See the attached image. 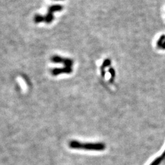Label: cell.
I'll use <instances>...</instances> for the list:
<instances>
[{
    "label": "cell",
    "instance_id": "6",
    "mask_svg": "<svg viewBox=\"0 0 165 165\" xmlns=\"http://www.w3.org/2000/svg\"><path fill=\"white\" fill-rule=\"evenodd\" d=\"M64 59V58H62L61 56H57V55H55V56H53L51 58V61H52L53 63H63V64Z\"/></svg>",
    "mask_w": 165,
    "mask_h": 165
},
{
    "label": "cell",
    "instance_id": "1",
    "mask_svg": "<svg viewBox=\"0 0 165 165\" xmlns=\"http://www.w3.org/2000/svg\"><path fill=\"white\" fill-rule=\"evenodd\" d=\"M105 144L103 143H84L82 146V149L86 151H102L105 149Z\"/></svg>",
    "mask_w": 165,
    "mask_h": 165
},
{
    "label": "cell",
    "instance_id": "10",
    "mask_svg": "<svg viewBox=\"0 0 165 165\" xmlns=\"http://www.w3.org/2000/svg\"><path fill=\"white\" fill-rule=\"evenodd\" d=\"M111 64V60L109 59H106L102 65V67H101V71H103V70H105V67H108L109 65Z\"/></svg>",
    "mask_w": 165,
    "mask_h": 165
},
{
    "label": "cell",
    "instance_id": "11",
    "mask_svg": "<svg viewBox=\"0 0 165 165\" xmlns=\"http://www.w3.org/2000/svg\"><path fill=\"white\" fill-rule=\"evenodd\" d=\"M109 72L111 74V79H110V82H113V80H114V79L115 77V75H116V72H115V71L113 68H110L109 69Z\"/></svg>",
    "mask_w": 165,
    "mask_h": 165
},
{
    "label": "cell",
    "instance_id": "9",
    "mask_svg": "<svg viewBox=\"0 0 165 165\" xmlns=\"http://www.w3.org/2000/svg\"><path fill=\"white\" fill-rule=\"evenodd\" d=\"M63 64H64L65 67H71L74 64V61L71 59H69V58H64V62Z\"/></svg>",
    "mask_w": 165,
    "mask_h": 165
},
{
    "label": "cell",
    "instance_id": "2",
    "mask_svg": "<svg viewBox=\"0 0 165 165\" xmlns=\"http://www.w3.org/2000/svg\"><path fill=\"white\" fill-rule=\"evenodd\" d=\"M72 72V69L71 67H64L63 68H55L52 69V74L53 75L56 76L61 74H71Z\"/></svg>",
    "mask_w": 165,
    "mask_h": 165
},
{
    "label": "cell",
    "instance_id": "12",
    "mask_svg": "<svg viewBox=\"0 0 165 165\" xmlns=\"http://www.w3.org/2000/svg\"><path fill=\"white\" fill-rule=\"evenodd\" d=\"M57 1H61V0H57Z\"/></svg>",
    "mask_w": 165,
    "mask_h": 165
},
{
    "label": "cell",
    "instance_id": "8",
    "mask_svg": "<svg viewBox=\"0 0 165 165\" xmlns=\"http://www.w3.org/2000/svg\"><path fill=\"white\" fill-rule=\"evenodd\" d=\"M157 45L162 49H165V36L160 37L158 40Z\"/></svg>",
    "mask_w": 165,
    "mask_h": 165
},
{
    "label": "cell",
    "instance_id": "5",
    "mask_svg": "<svg viewBox=\"0 0 165 165\" xmlns=\"http://www.w3.org/2000/svg\"><path fill=\"white\" fill-rule=\"evenodd\" d=\"M45 23H47L48 24L52 23L53 21V20H54L53 13L48 11L47 14L45 16Z\"/></svg>",
    "mask_w": 165,
    "mask_h": 165
},
{
    "label": "cell",
    "instance_id": "7",
    "mask_svg": "<svg viewBox=\"0 0 165 165\" xmlns=\"http://www.w3.org/2000/svg\"><path fill=\"white\" fill-rule=\"evenodd\" d=\"M34 20V22L36 23H42V22H45V16L42 15L37 14V15H35Z\"/></svg>",
    "mask_w": 165,
    "mask_h": 165
},
{
    "label": "cell",
    "instance_id": "3",
    "mask_svg": "<svg viewBox=\"0 0 165 165\" xmlns=\"http://www.w3.org/2000/svg\"><path fill=\"white\" fill-rule=\"evenodd\" d=\"M82 143L76 140H73L71 141L69 143V146L72 149H82Z\"/></svg>",
    "mask_w": 165,
    "mask_h": 165
},
{
    "label": "cell",
    "instance_id": "4",
    "mask_svg": "<svg viewBox=\"0 0 165 165\" xmlns=\"http://www.w3.org/2000/svg\"><path fill=\"white\" fill-rule=\"evenodd\" d=\"M63 9V7L61 5H53L49 7L48 8V11L51 12L52 13L55 12H59L61 11Z\"/></svg>",
    "mask_w": 165,
    "mask_h": 165
}]
</instances>
